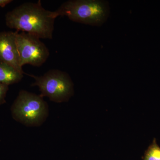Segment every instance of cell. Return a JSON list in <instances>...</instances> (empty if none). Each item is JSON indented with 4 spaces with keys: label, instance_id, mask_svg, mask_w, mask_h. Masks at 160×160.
<instances>
[{
    "label": "cell",
    "instance_id": "1",
    "mask_svg": "<svg viewBox=\"0 0 160 160\" xmlns=\"http://www.w3.org/2000/svg\"><path fill=\"white\" fill-rule=\"evenodd\" d=\"M57 18L54 11L46 10L38 1L17 6L6 13L5 20L6 26L10 29L33 35L40 39H52Z\"/></svg>",
    "mask_w": 160,
    "mask_h": 160
},
{
    "label": "cell",
    "instance_id": "2",
    "mask_svg": "<svg viewBox=\"0 0 160 160\" xmlns=\"http://www.w3.org/2000/svg\"><path fill=\"white\" fill-rule=\"evenodd\" d=\"M55 13L75 22L100 27L110 14L109 2L104 0H69L64 2Z\"/></svg>",
    "mask_w": 160,
    "mask_h": 160
},
{
    "label": "cell",
    "instance_id": "3",
    "mask_svg": "<svg viewBox=\"0 0 160 160\" xmlns=\"http://www.w3.org/2000/svg\"><path fill=\"white\" fill-rule=\"evenodd\" d=\"M12 117L28 126H38L48 116L47 103L40 95L22 90L11 107Z\"/></svg>",
    "mask_w": 160,
    "mask_h": 160
},
{
    "label": "cell",
    "instance_id": "4",
    "mask_svg": "<svg viewBox=\"0 0 160 160\" xmlns=\"http://www.w3.org/2000/svg\"><path fill=\"white\" fill-rule=\"evenodd\" d=\"M34 78L32 86L38 87L42 97H46L57 103L66 102L74 93L73 83L68 73L59 69L49 70L43 75H29Z\"/></svg>",
    "mask_w": 160,
    "mask_h": 160
},
{
    "label": "cell",
    "instance_id": "5",
    "mask_svg": "<svg viewBox=\"0 0 160 160\" xmlns=\"http://www.w3.org/2000/svg\"><path fill=\"white\" fill-rule=\"evenodd\" d=\"M16 41L22 67L26 64L40 67L46 62L50 55L46 45L33 35L16 31Z\"/></svg>",
    "mask_w": 160,
    "mask_h": 160
},
{
    "label": "cell",
    "instance_id": "6",
    "mask_svg": "<svg viewBox=\"0 0 160 160\" xmlns=\"http://www.w3.org/2000/svg\"><path fill=\"white\" fill-rule=\"evenodd\" d=\"M16 36V31L0 32V61L25 73L20 64Z\"/></svg>",
    "mask_w": 160,
    "mask_h": 160
},
{
    "label": "cell",
    "instance_id": "7",
    "mask_svg": "<svg viewBox=\"0 0 160 160\" xmlns=\"http://www.w3.org/2000/svg\"><path fill=\"white\" fill-rule=\"evenodd\" d=\"M25 73L21 72L14 67L0 61V83L5 85H12L18 83Z\"/></svg>",
    "mask_w": 160,
    "mask_h": 160
},
{
    "label": "cell",
    "instance_id": "8",
    "mask_svg": "<svg viewBox=\"0 0 160 160\" xmlns=\"http://www.w3.org/2000/svg\"><path fill=\"white\" fill-rule=\"evenodd\" d=\"M143 160H160V147L154 139L145 152Z\"/></svg>",
    "mask_w": 160,
    "mask_h": 160
},
{
    "label": "cell",
    "instance_id": "9",
    "mask_svg": "<svg viewBox=\"0 0 160 160\" xmlns=\"http://www.w3.org/2000/svg\"><path fill=\"white\" fill-rule=\"evenodd\" d=\"M9 86L0 83V106L6 102V98Z\"/></svg>",
    "mask_w": 160,
    "mask_h": 160
},
{
    "label": "cell",
    "instance_id": "10",
    "mask_svg": "<svg viewBox=\"0 0 160 160\" xmlns=\"http://www.w3.org/2000/svg\"><path fill=\"white\" fill-rule=\"evenodd\" d=\"M12 1L11 0H0V7H4L6 5L11 3Z\"/></svg>",
    "mask_w": 160,
    "mask_h": 160
}]
</instances>
